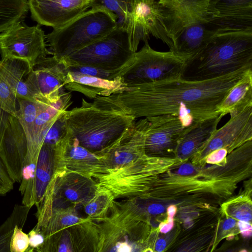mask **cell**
I'll list each match as a JSON object with an SVG mask.
<instances>
[{
    "label": "cell",
    "mask_w": 252,
    "mask_h": 252,
    "mask_svg": "<svg viewBox=\"0 0 252 252\" xmlns=\"http://www.w3.org/2000/svg\"><path fill=\"white\" fill-rule=\"evenodd\" d=\"M32 69L28 62L23 59L6 58L0 61V73L17 98L37 101L27 85L28 77Z\"/></svg>",
    "instance_id": "25"
},
{
    "label": "cell",
    "mask_w": 252,
    "mask_h": 252,
    "mask_svg": "<svg viewBox=\"0 0 252 252\" xmlns=\"http://www.w3.org/2000/svg\"><path fill=\"white\" fill-rule=\"evenodd\" d=\"M99 224L88 219L45 237L42 252H98Z\"/></svg>",
    "instance_id": "13"
},
{
    "label": "cell",
    "mask_w": 252,
    "mask_h": 252,
    "mask_svg": "<svg viewBox=\"0 0 252 252\" xmlns=\"http://www.w3.org/2000/svg\"><path fill=\"white\" fill-rule=\"evenodd\" d=\"M128 13L123 27L128 33L131 50L136 52L141 41L150 35L160 39L171 51L173 43L167 32L163 9L158 0H129Z\"/></svg>",
    "instance_id": "9"
},
{
    "label": "cell",
    "mask_w": 252,
    "mask_h": 252,
    "mask_svg": "<svg viewBox=\"0 0 252 252\" xmlns=\"http://www.w3.org/2000/svg\"><path fill=\"white\" fill-rule=\"evenodd\" d=\"M209 0H176L168 6L162 7L166 29L172 41L184 28L208 14Z\"/></svg>",
    "instance_id": "22"
},
{
    "label": "cell",
    "mask_w": 252,
    "mask_h": 252,
    "mask_svg": "<svg viewBox=\"0 0 252 252\" xmlns=\"http://www.w3.org/2000/svg\"><path fill=\"white\" fill-rule=\"evenodd\" d=\"M23 227L16 225L10 242V252H26L29 246L28 234L23 232Z\"/></svg>",
    "instance_id": "36"
},
{
    "label": "cell",
    "mask_w": 252,
    "mask_h": 252,
    "mask_svg": "<svg viewBox=\"0 0 252 252\" xmlns=\"http://www.w3.org/2000/svg\"><path fill=\"white\" fill-rule=\"evenodd\" d=\"M207 12L221 31L252 30V0H210Z\"/></svg>",
    "instance_id": "18"
},
{
    "label": "cell",
    "mask_w": 252,
    "mask_h": 252,
    "mask_svg": "<svg viewBox=\"0 0 252 252\" xmlns=\"http://www.w3.org/2000/svg\"><path fill=\"white\" fill-rule=\"evenodd\" d=\"M252 106V71L249 72L231 89L219 107L222 117L233 116Z\"/></svg>",
    "instance_id": "26"
},
{
    "label": "cell",
    "mask_w": 252,
    "mask_h": 252,
    "mask_svg": "<svg viewBox=\"0 0 252 252\" xmlns=\"http://www.w3.org/2000/svg\"><path fill=\"white\" fill-rule=\"evenodd\" d=\"M47 47L46 35L39 24L28 26L20 22L0 33L1 59H23L33 67L52 55Z\"/></svg>",
    "instance_id": "10"
},
{
    "label": "cell",
    "mask_w": 252,
    "mask_h": 252,
    "mask_svg": "<svg viewBox=\"0 0 252 252\" xmlns=\"http://www.w3.org/2000/svg\"><path fill=\"white\" fill-rule=\"evenodd\" d=\"M64 87L68 91L78 92L92 99L98 96H108L127 89L120 76L107 80L68 70Z\"/></svg>",
    "instance_id": "21"
},
{
    "label": "cell",
    "mask_w": 252,
    "mask_h": 252,
    "mask_svg": "<svg viewBox=\"0 0 252 252\" xmlns=\"http://www.w3.org/2000/svg\"><path fill=\"white\" fill-rule=\"evenodd\" d=\"M187 60L174 52H159L152 49L148 42L134 53L119 76L127 89L142 84L182 77Z\"/></svg>",
    "instance_id": "6"
},
{
    "label": "cell",
    "mask_w": 252,
    "mask_h": 252,
    "mask_svg": "<svg viewBox=\"0 0 252 252\" xmlns=\"http://www.w3.org/2000/svg\"><path fill=\"white\" fill-rule=\"evenodd\" d=\"M31 207L16 204L12 212L0 225V252H10V242L15 226L24 227Z\"/></svg>",
    "instance_id": "31"
},
{
    "label": "cell",
    "mask_w": 252,
    "mask_h": 252,
    "mask_svg": "<svg viewBox=\"0 0 252 252\" xmlns=\"http://www.w3.org/2000/svg\"><path fill=\"white\" fill-rule=\"evenodd\" d=\"M192 224H193V221L189 218H188L186 220L185 222V225L186 227H189L192 225Z\"/></svg>",
    "instance_id": "49"
},
{
    "label": "cell",
    "mask_w": 252,
    "mask_h": 252,
    "mask_svg": "<svg viewBox=\"0 0 252 252\" xmlns=\"http://www.w3.org/2000/svg\"><path fill=\"white\" fill-rule=\"evenodd\" d=\"M29 246L26 252H38L44 243L45 237L39 228L34 227L28 233Z\"/></svg>",
    "instance_id": "38"
},
{
    "label": "cell",
    "mask_w": 252,
    "mask_h": 252,
    "mask_svg": "<svg viewBox=\"0 0 252 252\" xmlns=\"http://www.w3.org/2000/svg\"><path fill=\"white\" fill-rule=\"evenodd\" d=\"M14 182L10 178L0 157V195H4L13 189Z\"/></svg>",
    "instance_id": "39"
},
{
    "label": "cell",
    "mask_w": 252,
    "mask_h": 252,
    "mask_svg": "<svg viewBox=\"0 0 252 252\" xmlns=\"http://www.w3.org/2000/svg\"><path fill=\"white\" fill-rule=\"evenodd\" d=\"M208 14L196 19L184 28L174 38L171 51L187 61L197 54L219 32Z\"/></svg>",
    "instance_id": "19"
},
{
    "label": "cell",
    "mask_w": 252,
    "mask_h": 252,
    "mask_svg": "<svg viewBox=\"0 0 252 252\" xmlns=\"http://www.w3.org/2000/svg\"><path fill=\"white\" fill-rule=\"evenodd\" d=\"M67 72L63 60L48 57L33 67L28 79V87L37 101L56 102L66 92L64 83Z\"/></svg>",
    "instance_id": "12"
},
{
    "label": "cell",
    "mask_w": 252,
    "mask_h": 252,
    "mask_svg": "<svg viewBox=\"0 0 252 252\" xmlns=\"http://www.w3.org/2000/svg\"><path fill=\"white\" fill-rule=\"evenodd\" d=\"M230 212L232 217L239 220L250 222L252 220L251 205L248 202H241L234 204Z\"/></svg>",
    "instance_id": "37"
},
{
    "label": "cell",
    "mask_w": 252,
    "mask_h": 252,
    "mask_svg": "<svg viewBox=\"0 0 252 252\" xmlns=\"http://www.w3.org/2000/svg\"><path fill=\"white\" fill-rule=\"evenodd\" d=\"M93 0H28L32 18L40 25L57 28L91 7Z\"/></svg>",
    "instance_id": "17"
},
{
    "label": "cell",
    "mask_w": 252,
    "mask_h": 252,
    "mask_svg": "<svg viewBox=\"0 0 252 252\" xmlns=\"http://www.w3.org/2000/svg\"><path fill=\"white\" fill-rule=\"evenodd\" d=\"M228 153L224 148L212 151L205 157L206 162L210 164L219 163L225 159Z\"/></svg>",
    "instance_id": "41"
},
{
    "label": "cell",
    "mask_w": 252,
    "mask_h": 252,
    "mask_svg": "<svg viewBox=\"0 0 252 252\" xmlns=\"http://www.w3.org/2000/svg\"><path fill=\"white\" fill-rule=\"evenodd\" d=\"M0 103L5 110L16 115L18 110L17 97L0 73Z\"/></svg>",
    "instance_id": "35"
},
{
    "label": "cell",
    "mask_w": 252,
    "mask_h": 252,
    "mask_svg": "<svg viewBox=\"0 0 252 252\" xmlns=\"http://www.w3.org/2000/svg\"><path fill=\"white\" fill-rule=\"evenodd\" d=\"M194 171V168L190 163H184L178 169L177 174L181 176H188L192 174Z\"/></svg>",
    "instance_id": "44"
},
{
    "label": "cell",
    "mask_w": 252,
    "mask_h": 252,
    "mask_svg": "<svg viewBox=\"0 0 252 252\" xmlns=\"http://www.w3.org/2000/svg\"><path fill=\"white\" fill-rule=\"evenodd\" d=\"M55 146L43 144L39 152L32 183V199L36 207L42 200L53 175Z\"/></svg>",
    "instance_id": "27"
},
{
    "label": "cell",
    "mask_w": 252,
    "mask_h": 252,
    "mask_svg": "<svg viewBox=\"0 0 252 252\" xmlns=\"http://www.w3.org/2000/svg\"><path fill=\"white\" fill-rule=\"evenodd\" d=\"M222 117L220 115L186 127L176 149L177 155L187 158L195 153L212 136Z\"/></svg>",
    "instance_id": "24"
},
{
    "label": "cell",
    "mask_w": 252,
    "mask_h": 252,
    "mask_svg": "<svg viewBox=\"0 0 252 252\" xmlns=\"http://www.w3.org/2000/svg\"><path fill=\"white\" fill-rule=\"evenodd\" d=\"M67 67V70L71 72L107 80H113L118 77L122 70H107L92 66L83 65H68Z\"/></svg>",
    "instance_id": "33"
},
{
    "label": "cell",
    "mask_w": 252,
    "mask_h": 252,
    "mask_svg": "<svg viewBox=\"0 0 252 252\" xmlns=\"http://www.w3.org/2000/svg\"><path fill=\"white\" fill-rule=\"evenodd\" d=\"M57 171L72 172L94 179L107 172L100 156L79 145L68 129L55 146L54 172Z\"/></svg>",
    "instance_id": "11"
},
{
    "label": "cell",
    "mask_w": 252,
    "mask_h": 252,
    "mask_svg": "<svg viewBox=\"0 0 252 252\" xmlns=\"http://www.w3.org/2000/svg\"><path fill=\"white\" fill-rule=\"evenodd\" d=\"M97 183L91 178L65 171L53 173L43 198L36 206V226L40 227L54 210L75 207L95 194Z\"/></svg>",
    "instance_id": "7"
},
{
    "label": "cell",
    "mask_w": 252,
    "mask_h": 252,
    "mask_svg": "<svg viewBox=\"0 0 252 252\" xmlns=\"http://www.w3.org/2000/svg\"><path fill=\"white\" fill-rule=\"evenodd\" d=\"M64 112L60 115L48 129L43 144L55 146L65 135L67 128Z\"/></svg>",
    "instance_id": "34"
},
{
    "label": "cell",
    "mask_w": 252,
    "mask_h": 252,
    "mask_svg": "<svg viewBox=\"0 0 252 252\" xmlns=\"http://www.w3.org/2000/svg\"><path fill=\"white\" fill-rule=\"evenodd\" d=\"M166 246V241L162 238L159 239L155 244V250L158 252H163L165 250Z\"/></svg>",
    "instance_id": "47"
},
{
    "label": "cell",
    "mask_w": 252,
    "mask_h": 252,
    "mask_svg": "<svg viewBox=\"0 0 252 252\" xmlns=\"http://www.w3.org/2000/svg\"><path fill=\"white\" fill-rule=\"evenodd\" d=\"M27 152L26 135L15 116L6 130L0 145V157L14 183L21 181L22 169Z\"/></svg>",
    "instance_id": "20"
},
{
    "label": "cell",
    "mask_w": 252,
    "mask_h": 252,
    "mask_svg": "<svg viewBox=\"0 0 252 252\" xmlns=\"http://www.w3.org/2000/svg\"><path fill=\"white\" fill-rule=\"evenodd\" d=\"M129 36L123 27L71 53L62 59L67 66L89 65L107 70L122 69L132 58Z\"/></svg>",
    "instance_id": "8"
},
{
    "label": "cell",
    "mask_w": 252,
    "mask_h": 252,
    "mask_svg": "<svg viewBox=\"0 0 252 252\" xmlns=\"http://www.w3.org/2000/svg\"><path fill=\"white\" fill-rule=\"evenodd\" d=\"M234 237L233 234H230L228 236L227 239L229 240L232 239Z\"/></svg>",
    "instance_id": "50"
},
{
    "label": "cell",
    "mask_w": 252,
    "mask_h": 252,
    "mask_svg": "<svg viewBox=\"0 0 252 252\" xmlns=\"http://www.w3.org/2000/svg\"><path fill=\"white\" fill-rule=\"evenodd\" d=\"M170 159L146 154L94 179L97 188L110 193L115 200L140 196L151 189L158 174L174 164Z\"/></svg>",
    "instance_id": "5"
},
{
    "label": "cell",
    "mask_w": 252,
    "mask_h": 252,
    "mask_svg": "<svg viewBox=\"0 0 252 252\" xmlns=\"http://www.w3.org/2000/svg\"><path fill=\"white\" fill-rule=\"evenodd\" d=\"M16 115L5 110L0 103V145L6 130L12 119Z\"/></svg>",
    "instance_id": "40"
},
{
    "label": "cell",
    "mask_w": 252,
    "mask_h": 252,
    "mask_svg": "<svg viewBox=\"0 0 252 252\" xmlns=\"http://www.w3.org/2000/svg\"><path fill=\"white\" fill-rule=\"evenodd\" d=\"M146 118L149 126L145 141L146 154L151 156L175 152L179 140L186 128L180 118L170 114Z\"/></svg>",
    "instance_id": "16"
},
{
    "label": "cell",
    "mask_w": 252,
    "mask_h": 252,
    "mask_svg": "<svg viewBox=\"0 0 252 252\" xmlns=\"http://www.w3.org/2000/svg\"><path fill=\"white\" fill-rule=\"evenodd\" d=\"M252 139V106L230 116L221 127L217 129L196 154L206 157L212 151L224 148L228 152Z\"/></svg>",
    "instance_id": "15"
},
{
    "label": "cell",
    "mask_w": 252,
    "mask_h": 252,
    "mask_svg": "<svg viewBox=\"0 0 252 252\" xmlns=\"http://www.w3.org/2000/svg\"><path fill=\"white\" fill-rule=\"evenodd\" d=\"M82 100L80 106L66 110L64 116L72 136L91 152L106 148L135 124V117L113 94L98 96L92 102Z\"/></svg>",
    "instance_id": "2"
},
{
    "label": "cell",
    "mask_w": 252,
    "mask_h": 252,
    "mask_svg": "<svg viewBox=\"0 0 252 252\" xmlns=\"http://www.w3.org/2000/svg\"><path fill=\"white\" fill-rule=\"evenodd\" d=\"M236 221L234 218H228L224 221L222 225V229L228 231L233 228L236 225Z\"/></svg>",
    "instance_id": "46"
},
{
    "label": "cell",
    "mask_w": 252,
    "mask_h": 252,
    "mask_svg": "<svg viewBox=\"0 0 252 252\" xmlns=\"http://www.w3.org/2000/svg\"><path fill=\"white\" fill-rule=\"evenodd\" d=\"M174 218L168 217L166 222H161L159 226L160 232L166 233L170 231L174 226Z\"/></svg>",
    "instance_id": "45"
},
{
    "label": "cell",
    "mask_w": 252,
    "mask_h": 252,
    "mask_svg": "<svg viewBox=\"0 0 252 252\" xmlns=\"http://www.w3.org/2000/svg\"><path fill=\"white\" fill-rule=\"evenodd\" d=\"M92 7H102L113 13L118 18V26L123 27L128 13L129 0H93Z\"/></svg>",
    "instance_id": "32"
},
{
    "label": "cell",
    "mask_w": 252,
    "mask_h": 252,
    "mask_svg": "<svg viewBox=\"0 0 252 252\" xmlns=\"http://www.w3.org/2000/svg\"><path fill=\"white\" fill-rule=\"evenodd\" d=\"M176 212L177 207L174 205H170L167 209L168 217H171L174 218L175 215L176 213Z\"/></svg>",
    "instance_id": "48"
},
{
    "label": "cell",
    "mask_w": 252,
    "mask_h": 252,
    "mask_svg": "<svg viewBox=\"0 0 252 252\" xmlns=\"http://www.w3.org/2000/svg\"><path fill=\"white\" fill-rule=\"evenodd\" d=\"M68 107V102L63 98H61L55 103L43 105L35 119L33 140L27 149L23 165L37 161L40 149L48 129Z\"/></svg>",
    "instance_id": "23"
},
{
    "label": "cell",
    "mask_w": 252,
    "mask_h": 252,
    "mask_svg": "<svg viewBox=\"0 0 252 252\" xmlns=\"http://www.w3.org/2000/svg\"><path fill=\"white\" fill-rule=\"evenodd\" d=\"M147 211L149 214L155 215L163 213L165 211V208L160 204L153 203L147 206Z\"/></svg>",
    "instance_id": "43"
},
{
    "label": "cell",
    "mask_w": 252,
    "mask_h": 252,
    "mask_svg": "<svg viewBox=\"0 0 252 252\" xmlns=\"http://www.w3.org/2000/svg\"><path fill=\"white\" fill-rule=\"evenodd\" d=\"M88 219L84 218L80 216L73 207L58 209L52 211L46 221L42 226L36 228L40 230L45 238L58 231Z\"/></svg>",
    "instance_id": "29"
},
{
    "label": "cell",
    "mask_w": 252,
    "mask_h": 252,
    "mask_svg": "<svg viewBox=\"0 0 252 252\" xmlns=\"http://www.w3.org/2000/svg\"><path fill=\"white\" fill-rule=\"evenodd\" d=\"M252 66V30L222 31L188 60L182 78L201 81Z\"/></svg>",
    "instance_id": "3"
},
{
    "label": "cell",
    "mask_w": 252,
    "mask_h": 252,
    "mask_svg": "<svg viewBox=\"0 0 252 252\" xmlns=\"http://www.w3.org/2000/svg\"><path fill=\"white\" fill-rule=\"evenodd\" d=\"M252 71L244 67L211 79L182 78L142 84L113 94L136 119L170 114L178 117L187 127L219 116V107L231 89Z\"/></svg>",
    "instance_id": "1"
},
{
    "label": "cell",
    "mask_w": 252,
    "mask_h": 252,
    "mask_svg": "<svg viewBox=\"0 0 252 252\" xmlns=\"http://www.w3.org/2000/svg\"><path fill=\"white\" fill-rule=\"evenodd\" d=\"M148 126L147 118L136 121L134 126L118 140L95 153L100 156L107 172L122 167L146 154L145 141Z\"/></svg>",
    "instance_id": "14"
},
{
    "label": "cell",
    "mask_w": 252,
    "mask_h": 252,
    "mask_svg": "<svg viewBox=\"0 0 252 252\" xmlns=\"http://www.w3.org/2000/svg\"><path fill=\"white\" fill-rule=\"evenodd\" d=\"M114 201L110 193L97 188L94 195L74 208L82 217L101 222L108 217Z\"/></svg>",
    "instance_id": "28"
},
{
    "label": "cell",
    "mask_w": 252,
    "mask_h": 252,
    "mask_svg": "<svg viewBox=\"0 0 252 252\" xmlns=\"http://www.w3.org/2000/svg\"><path fill=\"white\" fill-rule=\"evenodd\" d=\"M118 18L102 7H92L46 35L53 57L62 60L104 37L118 26Z\"/></svg>",
    "instance_id": "4"
},
{
    "label": "cell",
    "mask_w": 252,
    "mask_h": 252,
    "mask_svg": "<svg viewBox=\"0 0 252 252\" xmlns=\"http://www.w3.org/2000/svg\"><path fill=\"white\" fill-rule=\"evenodd\" d=\"M237 223L240 231L244 237H248L251 236L252 227L250 222L245 220H239Z\"/></svg>",
    "instance_id": "42"
},
{
    "label": "cell",
    "mask_w": 252,
    "mask_h": 252,
    "mask_svg": "<svg viewBox=\"0 0 252 252\" xmlns=\"http://www.w3.org/2000/svg\"><path fill=\"white\" fill-rule=\"evenodd\" d=\"M29 11L28 0H0V33L23 22Z\"/></svg>",
    "instance_id": "30"
}]
</instances>
